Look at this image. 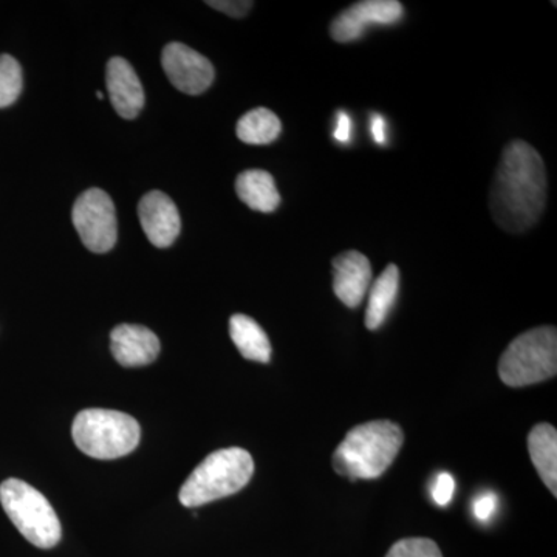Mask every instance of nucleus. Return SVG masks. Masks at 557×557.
Segmentation results:
<instances>
[{
    "mask_svg": "<svg viewBox=\"0 0 557 557\" xmlns=\"http://www.w3.org/2000/svg\"><path fill=\"white\" fill-rule=\"evenodd\" d=\"M110 348L124 368H141L159 357L160 339L143 325L123 324L110 333Z\"/></svg>",
    "mask_w": 557,
    "mask_h": 557,
    "instance_id": "obj_13",
    "label": "nucleus"
},
{
    "mask_svg": "<svg viewBox=\"0 0 557 557\" xmlns=\"http://www.w3.org/2000/svg\"><path fill=\"white\" fill-rule=\"evenodd\" d=\"M110 102L121 119H137L145 106V90L134 67L123 58H112L106 70Z\"/></svg>",
    "mask_w": 557,
    "mask_h": 557,
    "instance_id": "obj_12",
    "label": "nucleus"
},
{
    "mask_svg": "<svg viewBox=\"0 0 557 557\" xmlns=\"http://www.w3.org/2000/svg\"><path fill=\"white\" fill-rule=\"evenodd\" d=\"M24 76L20 62L10 54H0V109L9 108L20 98Z\"/></svg>",
    "mask_w": 557,
    "mask_h": 557,
    "instance_id": "obj_19",
    "label": "nucleus"
},
{
    "mask_svg": "<svg viewBox=\"0 0 557 557\" xmlns=\"http://www.w3.org/2000/svg\"><path fill=\"white\" fill-rule=\"evenodd\" d=\"M239 199L252 211L273 212L281 205V196L273 175L262 170L242 172L236 180Z\"/></svg>",
    "mask_w": 557,
    "mask_h": 557,
    "instance_id": "obj_15",
    "label": "nucleus"
},
{
    "mask_svg": "<svg viewBox=\"0 0 557 557\" xmlns=\"http://www.w3.org/2000/svg\"><path fill=\"white\" fill-rule=\"evenodd\" d=\"M139 222L150 244L168 248L177 240L182 222L174 201L161 190H150L138 205Z\"/></svg>",
    "mask_w": 557,
    "mask_h": 557,
    "instance_id": "obj_10",
    "label": "nucleus"
},
{
    "mask_svg": "<svg viewBox=\"0 0 557 557\" xmlns=\"http://www.w3.org/2000/svg\"><path fill=\"white\" fill-rule=\"evenodd\" d=\"M386 129V121H384L383 116L373 115L372 123H370V132H372V137L375 139L376 145H384L387 141Z\"/></svg>",
    "mask_w": 557,
    "mask_h": 557,
    "instance_id": "obj_25",
    "label": "nucleus"
},
{
    "mask_svg": "<svg viewBox=\"0 0 557 557\" xmlns=\"http://www.w3.org/2000/svg\"><path fill=\"white\" fill-rule=\"evenodd\" d=\"M282 132L281 120L270 109L258 108L249 110L239 120L236 127L237 138L247 145H270L276 141Z\"/></svg>",
    "mask_w": 557,
    "mask_h": 557,
    "instance_id": "obj_18",
    "label": "nucleus"
},
{
    "mask_svg": "<svg viewBox=\"0 0 557 557\" xmlns=\"http://www.w3.org/2000/svg\"><path fill=\"white\" fill-rule=\"evenodd\" d=\"M0 504L13 525L35 547L49 549L60 544V519L38 490L20 479L5 480L0 485Z\"/></svg>",
    "mask_w": 557,
    "mask_h": 557,
    "instance_id": "obj_6",
    "label": "nucleus"
},
{
    "mask_svg": "<svg viewBox=\"0 0 557 557\" xmlns=\"http://www.w3.org/2000/svg\"><path fill=\"white\" fill-rule=\"evenodd\" d=\"M531 461L545 486L557 496V432L552 424L541 423L531 429L528 437Z\"/></svg>",
    "mask_w": 557,
    "mask_h": 557,
    "instance_id": "obj_14",
    "label": "nucleus"
},
{
    "mask_svg": "<svg viewBox=\"0 0 557 557\" xmlns=\"http://www.w3.org/2000/svg\"><path fill=\"white\" fill-rule=\"evenodd\" d=\"M386 557H443L438 545L426 537L401 539L388 549Z\"/></svg>",
    "mask_w": 557,
    "mask_h": 557,
    "instance_id": "obj_20",
    "label": "nucleus"
},
{
    "mask_svg": "<svg viewBox=\"0 0 557 557\" xmlns=\"http://www.w3.org/2000/svg\"><path fill=\"white\" fill-rule=\"evenodd\" d=\"M73 225L87 249L97 255L108 252L119 239L115 205L102 189L81 194L72 211Z\"/></svg>",
    "mask_w": 557,
    "mask_h": 557,
    "instance_id": "obj_7",
    "label": "nucleus"
},
{
    "mask_svg": "<svg viewBox=\"0 0 557 557\" xmlns=\"http://www.w3.org/2000/svg\"><path fill=\"white\" fill-rule=\"evenodd\" d=\"M161 64L172 86L183 94H203L214 83L215 72L211 61L185 44H168L161 54Z\"/></svg>",
    "mask_w": 557,
    "mask_h": 557,
    "instance_id": "obj_9",
    "label": "nucleus"
},
{
    "mask_svg": "<svg viewBox=\"0 0 557 557\" xmlns=\"http://www.w3.org/2000/svg\"><path fill=\"white\" fill-rule=\"evenodd\" d=\"M405 442L394 421L379 420L350 429L333 454V469L350 480L379 479L394 463Z\"/></svg>",
    "mask_w": 557,
    "mask_h": 557,
    "instance_id": "obj_2",
    "label": "nucleus"
},
{
    "mask_svg": "<svg viewBox=\"0 0 557 557\" xmlns=\"http://www.w3.org/2000/svg\"><path fill=\"white\" fill-rule=\"evenodd\" d=\"M557 373L556 327L545 325L522 333L498 361V376L509 387L531 386Z\"/></svg>",
    "mask_w": 557,
    "mask_h": 557,
    "instance_id": "obj_5",
    "label": "nucleus"
},
{
    "mask_svg": "<svg viewBox=\"0 0 557 557\" xmlns=\"http://www.w3.org/2000/svg\"><path fill=\"white\" fill-rule=\"evenodd\" d=\"M399 292V270L391 263L370 285L368 310L364 324L369 330H379L386 322L388 313L394 309Z\"/></svg>",
    "mask_w": 557,
    "mask_h": 557,
    "instance_id": "obj_16",
    "label": "nucleus"
},
{
    "mask_svg": "<svg viewBox=\"0 0 557 557\" xmlns=\"http://www.w3.org/2000/svg\"><path fill=\"white\" fill-rule=\"evenodd\" d=\"M97 97L98 100H102V97H104V95H102L101 91H97Z\"/></svg>",
    "mask_w": 557,
    "mask_h": 557,
    "instance_id": "obj_26",
    "label": "nucleus"
},
{
    "mask_svg": "<svg viewBox=\"0 0 557 557\" xmlns=\"http://www.w3.org/2000/svg\"><path fill=\"white\" fill-rule=\"evenodd\" d=\"M207 5L222 11V13L228 14L231 17H237V20L247 16L252 9V2H248V0H215V2L209 0Z\"/></svg>",
    "mask_w": 557,
    "mask_h": 557,
    "instance_id": "obj_22",
    "label": "nucleus"
},
{
    "mask_svg": "<svg viewBox=\"0 0 557 557\" xmlns=\"http://www.w3.org/2000/svg\"><path fill=\"white\" fill-rule=\"evenodd\" d=\"M497 498L494 494L486 493L480 496L474 504V515L479 520H487L496 509Z\"/></svg>",
    "mask_w": 557,
    "mask_h": 557,
    "instance_id": "obj_24",
    "label": "nucleus"
},
{
    "mask_svg": "<svg viewBox=\"0 0 557 557\" xmlns=\"http://www.w3.org/2000/svg\"><path fill=\"white\" fill-rule=\"evenodd\" d=\"M405 16V7L398 0H362L354 3L330 25V35L336 42L361 39L370 25H394Z\"/></svg>",
    "mask_w": 557,
    "mask_h": 557,
    "instance_id": "obj_8",
    "label": "nucleus"
},
{
    "mask_svg": "<svg viewBox=\"0 0 557 557\" xmlns=\"http://www.w3.org/2000/svg\"><path fill=\"white\" fill-rule=\"evenodd\" d=\"M333 137H335L336 141L343 143V145L351 141V120L344 110H339L338 115H336Z\"/></svg>",
    "mask_w": 557,
    "mask_h": 557,
    "instance_id": "obj_23",
    "label": "nucleus"
},
{
    "mask_svg": "<svg viewBox=\"0 0 557 557\" xmlns=\"http://www.w3.org/2000/svg\"><path fill=\"white\" fill-rule=\"evenodd\" d=\"M73 442L86 456L113 460L137 448L141 431L138 421L119 410L87 409L73 421Z\"/></svg>",
    "mask_w": 557,
    "mask_h": 557,
    "instance_id": "obj_4",
    "label": "nucleus"
},
{
    "mask_svg": "<svg viewBox=\"0 0 557 557\" xmlns=\"http://www.w3.org/2000/svg\"><path fill=\"white\" fill-rule=\"evenodd\" d=\"M255 474V460L248 450L228 448L209 454L194 469L180 490L183 507L196 508L219 498L233 496L248 485Z\"/></svg>",
    "mask_w": 557,
    "mask_h": 557,
    "instance_id": "obj_3",
    "label": "nucleus"
},
{
    "mask_svg": "<svg viewBox=\"0 0 557 557\" xmlns=\"http://www.w3.org/2000/svg\"><path fill=\"white\" fill-rule=\"evenodd\" d=\"M332 267L336 298L348 309H357L372 285V265L369 259L362 252L350 249L336 256Z\"/></svg>",
    "mask_w": 557,
    "mask_h": 557,
    "instance_id": "obj_11",
    "label": "nucleus"
},
{
    "mask_svg": "<svg viewBox=\"0 0 557 557\" xmlns=\"http://www.w3.org/2000/svg\"><path fill=\"white\" fill-rule=\"evenodd\" d=\"M547 196V171L541 153L522 139L509 143L490 190L494 222L507 233H525L544 214Z\"/></svg>",
    "mask_w": 557,
    "mask_h": 557,
    "instance_id": "obj_1",
    "label": "nucleus"
},
{
    "mask_svg": "<svg viewBox=\"0 0 557 557\" xmlns=\"http://www.w3.org/2000/svg\"><path fill=\"white\" fill-rule=\"evenodd\" d=\"M454 490H456V482H454L453 475L442 472L432 487V497H434L435 504L446 507L453 500Z\"/></svg>",
    "mask_w": 557,
    "mask_h": 557,
    "instance_id": "obj_21",
    "label": "nucleus"
},
{
    "mask_svg": "<svg viewBox=\"0 0 557 557\" xmlns=\"http://www.w3.org/2000/svg\"><path fill=\"white\" fill-rule=\"evenodd\" d=\"M230 335L240 355L249 361L270 362L271 344L269 336L263 332L255 319L247 314H234L230 319Z\"/></svg>",
    "mask_w": 557,
    "mask_h": 557,
    "instance_id": "obj_17",
    "label": "nucleus"
}]
</instances>
